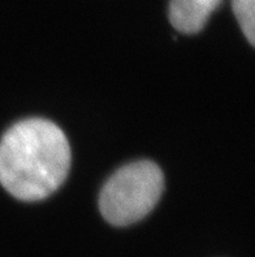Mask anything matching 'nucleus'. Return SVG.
Wrapping results in <instances>:
<instances>
[{
    "label": "nucleus",
    "mask_w": 255,
    "mask_h": 257,
    "mask_svg": "<svg viewBox=\"0 0 255 257\" xmlns=\"http://www.w3.org/2000/svg\"><path fill=\"white\" fill-rule=\"evenodd\" d=\"M71 148L64 132L46 119H28L0 141V184L19 200L38 201L64 183Z\"/></svg>",
    "instance_id": "nucleus-1"
},
{
    "label": "nucleus",
    "mask_w": 255,
    "mask_h": 257,
    "mask_svg": "<svg viewBox=\"0 0 255 257\" xmlns=\"http://www.w3.org/2000/svg\"><path fill=\"white\" fill-rule=\"evenodd\" d=\"M164 191L162 170L151 161L126 165L104 184L99 208L107 222L128 226L141 221L155 208Z\"/></svg>",
    "instance_id": "nucleus-2"
},
{
    "label": "nucleus",
    "mask_w": 255,
    "mask_h": 257,
    "mask_svg": "<svg viewBox=\"0 0 255 257\" xmlns=\"http://www.w3.org/2000/svg\"><path fill=\"white\" fill-rule=\"evenodd\" d=\"M221 0H171L169 21L181 33L194 34L203 29Z\"/></svg>",
    "instance_id": "nucleus-3"
},
{
    "label": "nucleus",
    "mask_w": 255,
    "mask_h": 257,
    "mask_svg": "<svg viewBox=\"0 0 255 257\" xmlns=\"http://www.w3.org/2000/svg\"><path fill=\"white\" fill-rule=\"evenodd\" d=\"M255 0H233V12L236 15L243 34L249 43L254 46L255 41Z\"/></svg>",
    "instance_id": "nucleus-4"
}]
</instances>
